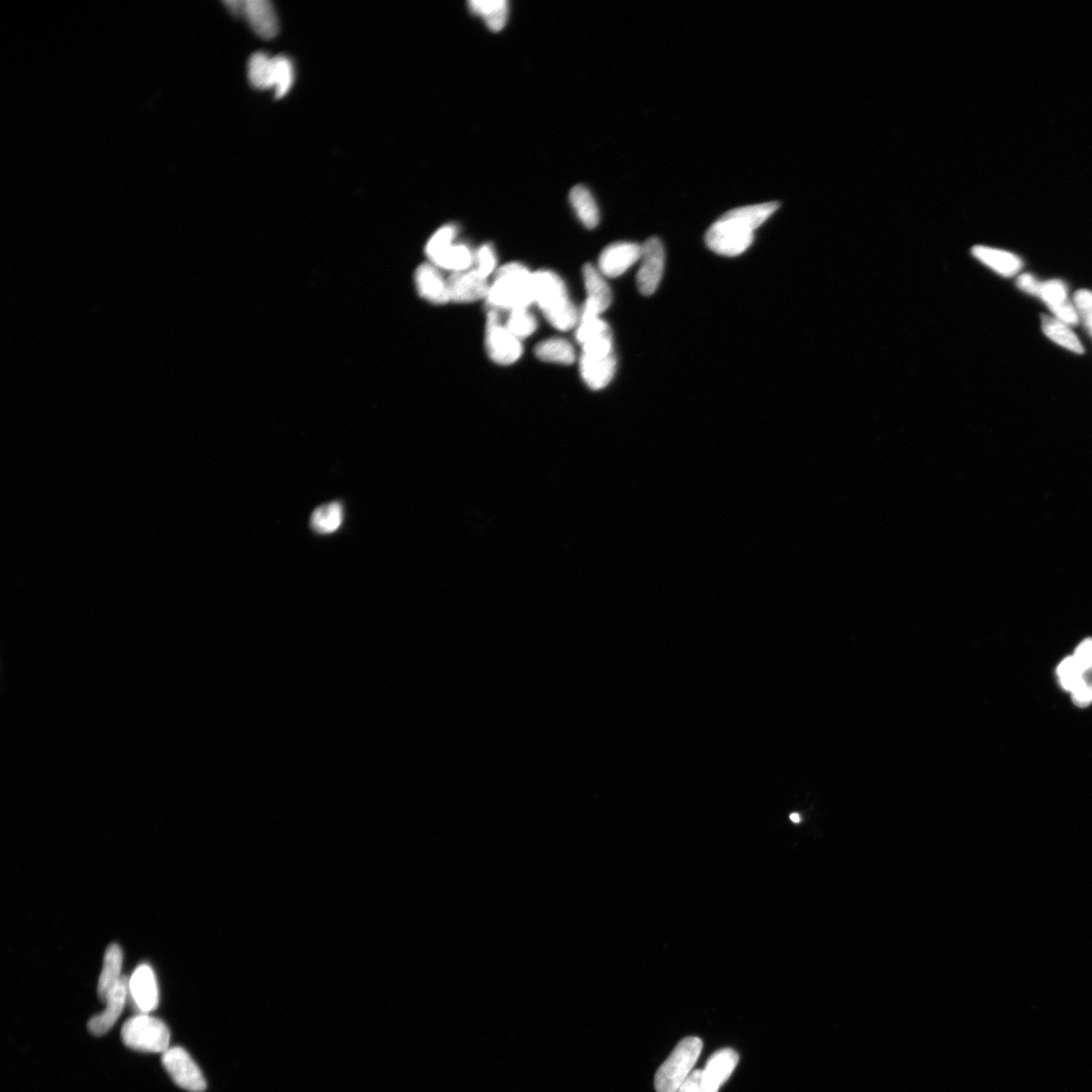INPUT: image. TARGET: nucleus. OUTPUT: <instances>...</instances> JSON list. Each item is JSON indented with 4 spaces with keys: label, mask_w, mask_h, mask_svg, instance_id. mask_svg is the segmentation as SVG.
<instances>
[{
    "label": "nucleus",
    "mask_w": 1092,
    "mask_h": 1092,
    "mask_svg": "<svg viewBox=\"0 0 1092 1092\" xmlns=\"http://www.w3.org/2000/svg\"><path fill=\"white\" fill-rule=\"evenodd\" d=\"M779 209L778 202H765L730 210L712 224L706 245L724 256H739L750 247L755 231Z\"/></svg>",
    "instance_id": "obj_1"
},
{
    "label": "nucleus",
    "mask_w": 1092,
    "mask_h": 1092,
    "mask_svg": "<svg viewBox=\"0 0 1092 1092\" xmlns=\"http://www.w3.org/2000/svg\"><path fill=\"white\" fill-rule=\"evenodd\" d=\"M533 288L534 303L555 329L569 331L578 325V311L560 275L548 271L534 272Z\"/></svg>",
    "instance_id": "obj_2"
},
{
    "label": "nucleus",
    "mask_w": 1092,
    "mask_h": 1092,
    "mask_svg": "<svg viewBox=\"0 0 1092 1092\" xmlns=\"http://www.w3.org/2000/svg\"><path fill=\"white\" fill-rule=\"evenodd\" d=\"M487 301L493 309H528L534 303L533 273L521 263L502 266L490 286Z\"/></svg>",
    "instance_id": "obj_3"
},
{
    "label": "nucleus",
    "mask_w": 1092,
    "mask_h": 1092,
    "mask_svg": "<svg viewBox=\"0 0 1092 1092\" xmlns=\"http://www.w3.org/2000/svg\"><path fill=\"white\" fill-rule=\"evenodd\" d=\"M703 1042L698 1037H687L671 1052L669 1058L659 1068L654 1078L657 1092H677L692 1072L699 1059Z\"/></svg>",
    "instance_id": "obj_4"
},
{
    "label": "nucleus",
    "mask_w": 1092,
    "mask_h": 1092,
    "mask_svg": "<svg viewBox=\"0 0 1092 1092\" xmlns=\"http://www.w3.org/2000/svg\"><path fill=\"white\" fill-rule=\"evenodd\" d=\"M121 1040L132 1050L164 1054L170 1047V1032L157 1017L138 1014L121 1027Z\"/></svg>",
    "instance_id": "obj_5"
},
{
    "label": "nucleus",
    "mask_w": 1092,
    "mask_h": 1092,
    "mask_svg": "<svg viewBox=\"0 0 1092 1092\" xmlns=\"http://www.w3.org/2000/svg\"><path fill=\"white\" fill-rule=\"evenodd\" d=\"M485 347L493 361L501 366H510L521 358L522 345L506 326L502 325L499 313L495 309L487 315L485 326Z\"/></svg>",
    "instance_id": "obj_6"
},
{
    "label": "nucleus",
    "mask_w": 1092,
    "mask_h": 1092,
    "mask_svg": "<svg viewBox=\"0 0 1092 1092\" xmlns=\"http://www.w3.org/2000/svg\"><path fill=\"white\" fill-rule=\"evenodd\" d=\"M162 1065L177 1087L191 1092H204L207 1081L200 1067L181 1047H172L162 1054Z\"/></svg>",
    "instance_id": "obj_7"
},
{
    "label": "nucleus",
    "mask_w": 1092,
    "mask_h": 1092,
    "mask_svg": "<svg viewBox=\"0 0 1092 1092\" xmlns=\"http://www.w3.org/2000/svg\"><path fill=\"white\" fill-rule=\"evenodd\" d=\"M129 1000L138 1014L149 1015L159 1005V989L155 972L148 964L137 967L128 981Z\"/></svg>",
    "instance_id": "obj_8"
},
{
    "label": "nucleus",
    "mask_w": 1092,
    "mask_h": 1092,
    "mask_svg": "<svg viewBox=\"0 0 1092 1092\" xmlns=\"http://www.w3.org/2000/svg\"><path fill=\"white\" fill-rule=\"evenodd\" d=\"M665 269V250L658 238H651L642 245L641 266L636 275L638 290L651 296L658 289Z\"/></svg>",
    "instance_id": "obj_9"
},
{
    "label": "nucleus",
    "mask_w": 1092,
    "mask_h": 1092,
    "mask_svg": "<svg viewBox=\"0 0 1092 1092\" xmlns=\"http://www.w3.org/2000/svg\"><path fill=\"white\" fill-rule=\"evenodd\" d=\"M584 273L587 299L582 306L580 319L599 317L612 303L611 289L604 279V275L595 269L592 264H586L582 269Z\"/></svg>",
    "instance_id": "obj_10"
},
{
    "label": "nucleus",
    "mask_w": 1092,
    "mask_h": 1092,
    "mask_svg": "<svg viewBox=\"0 0 1092 1092\" xmlns=\"http://www.w3.org/2000/svg\"><path fill=\"white\" fill-rule=\"evenodd\" d=\"M1038 297L1059 321L1067 324L1068 326H1075L1079 323V314L1073 302L1070 301L1064 281L1060 280L1042 281Z\"/></svg>",
    "instance_id": "obj_11"
},
{
    "label": "nucleus",
    "mask_w": 1092,
    "mask_h": 1092,
    "mask_svg": "<svg viewBox=\"0 0 1092 1092\" xmlns=\"http://www.w3.org/2000/svg\"><path fill=\"white\" fill-rule=\"evenodd\" d=\"M642 246L631 242H617L607 246L599 257V271L606 278H617L641 261Z\"/></svg>",
    "instance_id": "obj_12"
},
{
    "label": "nucleus",
    "mask_w": 1092,
    "mask_h": 1092,
    "mask_svg": "<svg viewBox=\"0 0 1092 1092\" xmlns=\"http://www.w3.org/2000/svg\"><path fill=\"white\" fill-rule=\"evenodd\" d=\"M450 301L467 304L487 298L490 285L487 278L476 270L455 272L448 280Z\"/></svg>",
    "instance_id": "obj_13"
},
{
    "label": "nucleus",
    "mask_w": 1092,
    "mask_h": 1092,
    "mask_svg": "<svg viewBox=\"0 0 1092 1092\" xmlns=\"http://www.w3.org/2000/svg\"><path fill=\"white\" fill-rule=\"evenodd\" d=\"M415 285L421 297L434 305H444L450 301L448 280L442 277L439 267L432 263L421 264L415 271Z\"/></svg>",
    "instance_id": "obj_14"
},
{
    "label": "nucleus",
    "mask_w": 1092,
    "mask_h": 1092,
    "mask_svg": "<svg viewBox=\"0 0 1092 1092\" xmlns=\"http://www.w3.org/2000/svg\"><path fill=\"white\" fill-rule=\"evenodd\" d=\"M128 981L127 977L121 978L119 984L110 993L108 999L105 1000L107 1008L102 1014L96 1015L88 1022L89 1032L95 1035H102L107 1034L117 1023L129 1000Z\"/></svg>",
    "instance_id": "obj_15"
},
{
    "label": "nucleus",
    "mask_w": 1092,
    "mask_h": 1092,
    "mask_svg": "<svg viewBox=\"0 0 1092 1092\" xmlns=\"http://www.w3.org/2000/svg\"><path fill=\"white\" fill-rule=\"evenodd\" d=\"M617 370V358L611 353L605 356L582 354L580 371L582 380L592 390H602L608 386Z\"/></svg>",
    "instance_id": "obj_16"
},
{
    "label": "nucleus",
    "mask_w": 1092,
    "mask_h": 1092,
    "mask_svg": "<svg viewBox=\"0 0 1092 1092\" xmlns=\"http://www.w3.org/2000/svg\"><path fill=\"white\" fill-rule=\"evenodd\" d=\"M243 16L259 37L270 40L278 35V15L267 0H245Z\"/></svg>",
    "instance_id": "obj_17"
},
{
    "label": "nucleus",
    "mask_w": 1092,
    "mask_h": 1092,
    "mask_svg": "<svg viewBox=\"0 0 1092 1092\" xmlns=\"http://www.w3.org/2000/svg\"><path fill=\"white\" fill-rule=\"evenodd\" d=\"M972 254L977 261L1003 278L1015 277L1024 267L1021 257L1006 250L977 245L972 248Z\"/></svg>",
    "instance_id": "obj_18"
},
{
    "label": "nucleus",
    "mask_w": 1092,
    "mask_h": 1092,
    "mask_svg": "<svg viewBox=\"0 0 1092 1092\" xmlns=\"http://www.w3.org/2000/svg\"><path fill=\"white\" fill-rule=\"evenodd\" d=\"M123 958V951L117 944L110 945L105 951L99 985H97V992L103 1002L108 999L110 993L123 978L121 976Z\"/></svg>",
    "instance_id": "obj_19"
},
{
    "label": "nucleus",
    "mask_w": 1092,
    "mask_h": 1092,
    "mask_svg": "<svg viewBox=\"0 0 1092 1092\" xmlns=\"http://www.w3.org/2000/svg\"><path fill=\"white\" fill-rule=\"evenodd\" d=\"M1041 327L1043 333L1045 334V336L1048 337L1051 342L1061 346L1064 348V350L1079 355L1086 351L1079 336L1074 333L1073 330L1070 328V326H1068L1067 324L1059 321L1055 317L1042 315Z\"/></svg>",
    "instance_id": "obj_20"
},
{
    "label": "nucleus",
    "mask_w": 1092,
    "mask_h": 1092,
    "mask_svg": "<svg viewBox=\"0 0 1092 1092\" xmlns=\"http://www.w3.org/2000/svg\"><path fill=\"white\" fill-rule=\"evenodd\" d=\"M468 6L474 14L482 16L491 31H499L505 27L509 14L506 0H471Z\"/></svg>",
    "instance_id": "obj_21"
},
{
    "label": "nucleus",
    "mask_w": 1092,
    "mask_h": 1092,
    "mask_svg": "<svg viewBox=\"0 0 1092 1092\" xmlns=\"http://www.w3.org/2000/svg\"><path fill=\"white\" fill-rule=\"evenodd\" d=\"M570 202L580 221L588 229H594L600 222V214L592 193L584 185H577L570 191Z\"/></svg>",
    "instance_id": "obj_22"
},
{
    "label": "nucleus",
    "mask_w": 1092,
    "mask_h": 1092,
    "mask_svg": "<svg viewBox=\"0 0 1092 1092\" xmlns=\"http://www.w3.org/2000/svg\"><path fill=\"white\" fill-rule=\"evenodd\" d=\"M728 1079L709 1064L692 1071L677 1092H718Z\"/></svg>",
    "instance_id": "obj_23"
},
{
    "label": "nucleus",
    "mask_w": 1092,
    "mask_h": 1092,
    "mask_svg": "<svg viewBox=\"0 0 1092 1092\" xmlns=\"http://www.w3.org/2000/svg\"><path fill=\"white\" fill-rule=\"evenodd\" d=\"M534 353L542 361L561 363L564 366H570L576 360L573 345L562 338H550L540 342Z\"/></svg>",
    "instance_id": "obj_24"
},
{
    "label": "nucleus",
    "mask_w": 1092,
    "mask_h": 1092,
    "mask_svg": "<svg viewBox=\"0 0 1092 1092\" xmlns=\"http://www.w3.org/2000/svg\"><path fill=\"white\" fill-rule=\"evenodd\" d=\"M343 506L339 502H331L315 510L311 516V528L319 534L336 532L343 522Z\"/></svg>",
    "instance_id": "obj_25"
},
{
    "label": "nucleus",
    "mask_w": 1092,
    "mask_h": 1092,
    "mask_svg": "<svg viewBox=\"0 0 1092 1092\" xmlns=\"http://www.w3.org/2000/svg\"><path fill=\"white\" fill-rule=\"evenodd\" d=\"M250 84L257 89H271L273 80V57L265 53H255L248 62Z\"/></svg>",
    "instance_id": "obj_26"
},
{
    "label": "nucleus",
    "mask_w": 1092,
    "mask_h": 1092,
    "mask_svg": "<svg viewBox=\"0 0 1092 1092\" xmlns=\"http://www.w3.org/2000/svg\"><path fill=\"white\" fill-rule=\"evenodd\" d=\"M474 261L475 256L469 248L465 245H452L431 263L439 269L455 273L468 271Z\"/></svg>",
    "instance_id": "obj_27"
},
{
    "label": "nucleus",
    "mask_w": 1092,
    "mask_h": 1092,
    "mask_svg": "<svg viewBox=\"0 0 1092 1092\" xmlns=\"http://www.w3.org/2000/svg\"><path fill=\"white\" fill-rule=\"evenodd\" d=\"M295 71L293 63L286 56L273 57L272 89L277 97L286 96L293 86Z\"/></svg>",
    "instance_id": "obj_28"
},
{
    "label": "nucleus",
    "mask_w": 1092,
    "mask_h": 1092,
    "mask_svg": "<svg viewBox=\"0 0 1092 1092\" xmlns=\"http://www.w3.org/2000/svg\"><path fill=\"white\" fill-rule=\"evenodd\" d=\"M505 326L516 338L522 340L536 332L537 322L528 309H517L510 312Z\"/></svg>",
    "instance_id": "obj_29"
},
{
    "label": "nucleus",
    "mask_w": 1092,
    "mask_h": 1092,
    "mask_svg": "<svg viewBox=\"0 0 1092 1092\" xmlns=\"http://www.w3.org/2000/svg\"><path fill=\"white\" fill-rule=\"evenodd\" d=\"M457 230L456 226L447 225L441 226V228L437 231L431 239H429L425 248V253L427 257L431 259V262H435L437 258H439L442 253H445V251L453 245L452 242L457 237Z\"/></svg>",
    "instance_id": "obj_30"
},
{
    "label": "nucleus",
    "mask_w": 1092,
    "mask_h": 1092,
    "mask_svg": "<svg viewBox=\"0 0 1092 1092\" xmlns=\"http://www.w3.org/2000/svg\"><path fill=\"white\" fill-rule=\"evenodd\" d=\"M611 333L608 324L600 319V317L580 319L579 327L577 329L576 337L581 345L590 342L595 338L605 334Z\"/></svg>",
    "instance_id": "obj_31"
},
{
    "label": "nucleus",
    "mask_w": 1092,
    "mask_h": 1092,
    "mask_svg": "<svg viewBox=\"0 0 1092 1092\" xmlns=\"http://www.w3.org/2000/svg\"><path fill=\"white\" fill-rule=\"evenodd\" d=\"M1057 676L1060 685L1070 693L1080 683V670L1073 655L1064 659L1058 666Z\"/></svg>",
    "instance_id": "obj_32"
},
{
    "label": "nucleus",
    "mask_w": 1092,
    "mask_h": 1092,
    "mask_svg": "<svg viewBox=\"0 0 1092 1092\" xmlns=\"http://www.w3.org/2000/svg\"><path fill=\"white\" fill-rule=\"evenodd\" d=\"M476 261V271L483 277L488 278L489 275L495 270L497 264V257L495 250L491 244H484L476 251L475 257Z\"/></svg>",
    "instance_id": "obj_33"
},
{
    "label": "nucleus",
    "mask_w": 1092,
    "mask_h": 1092,
    "mask_svg": "<svg viewBox=\"0 0 1092 1092\" xmlns=\"http://www.w3.org/2000/svg\"><path fill=\"white\" fill-rule=\"evenodd\" d=\"M1041 285L1042 281L1032 273L1021 274L1017 280V287L1033 297H1039Z\"/></svg>",
    "instance_id": "obj_34"
},
{
    "label": "nucleus",
    "mask_w": 1092,
    "mask_h": 1092,
    "mask_svg": "<svg viewBox=\"0 0 1092 1092\" xmlns=\"http://www.w3.org/2000/svg\"><path fill=\"white\" fill-rule=\"evenodd\" d=\"M225 4L233 14L243 16V13H244L245 0H230V2H226Z\"/></svg>",
    "instance_id": "obj_35"
}]
</instances>
